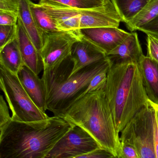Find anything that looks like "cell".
<instances>
[{"label":"cell","mask_w":158,"mask_h":158,"mask_svg":"<svg viewBox=\"0 0 158 158\" xmlns=\"http://www.w3.org/2000/svg\"><path fill=\"white\" fill-rule=\"evenodd\" d=\"M30 0H19L18 19L32 41L41 53L43 44L44 34L37 27L32 17L29 6Z\"/></svg>","instance_id":"e0dca14e"},{"label":"cell","mask_w":158,"mask_h":158,"mask_svg":"<svg viewBox=\"0 0 158 158\" xmlns=\"http://www.w3.org/2000/svg\"><path fill=\"white\" fill-rule=\"evenodd\" d=\"M18 77L33 103L43 112L47 110L46 94L42 79L24 66L17 74Z\"/></svg>","instance_id":"7c38bea8"},{"label":"cell","mask_w":158,"mask_h":158,"mask_svg":"<svg viewBox=\"0 0 158 158\" xmlns=\"http://www.w3.org/2000/svg\"><path fill=\"white\" fill-rule=\"evenodd\" d=\"M79 32L82 38L94 44L107 56L130 34L114 27L81 29Z\"/></svg>","instance_id":"9c48e42d"},{"label":"cell","mask_w":158,"mask_h":158,"mask_svg":"<svg viewBox=\"0 0 158 158\" xmlns=\"http://www.w3.org/2000/svg\"><path fill=\"white\" fill-rule=\"evenodd\" d=\"M109 70H104L98 73L91 81L84 95L87 93L104 89L106 84Z\"/></svg>","instance_id":"cb8c5ba5"},{"label":"cell","mask_w":158,"mask_h":158,"mask_svg":"<svg viewBox=\"0 0 158 158\" xmlns=\"http://www.w3.org/2000/svg\"><path fill=\"white\" fill-rule=\"evenodd\" d=\"M149 100L158 104V63L144 55L138 64Z\"/></svg>","instance_id":"2e32d148"},{"label":"cell","mask_w":158,"mask_h":158,"mask_svg":"<svg viewBox=\"0 0 158 158\" xmlns=\"http://www.w3.org/2000/svg\"><path fill=\"white\" fill-rule=\"evenodd\" d=\"M41 4L55 21L58 29L62 31H79L80 10L47 4Z\"/></svg>","instance_id":"9a60e30c"},{"label":"cell","mask_w":158,"mask_h":158,"mask_svg":"<svg viewBox=\"0 0 158 158\" xmlns=\"http://www.w3.org/2000/svg\"><path fill=\"white\" fill-rule=\"evenodd\" d=\"M117 158H141L139 152L132 145L120 142Z\"/></svg>","instance_id":"d4e9b609"},{"label":"cell","mask_w":158,"mask_h":158,"mask_svg":"<svg viewBox=\"0 0 158 158\" xmlns=\"http://www.w3.org/2000/svg\"><path fill=\"white\" fill-rule=\"evenodd\" d=\"M29 6L33 19L39 29L43 33L59 32L55 21L41 4L29 1Z\"/></svg>","instance_id":"d6986e66"},{"label":"cell","mask_w":158,"mask_h":158,"mask_svg":"<svg viewBox=\"0 0 158 158\" xmlns=\"http://www.w3.org/2000/svg\"><path fill=\"white\" fill-rule=\"evenodd\" d=\"M144 55L136 32H130L107 56L112 64H138Z\"/></svg>","instance_id":"8fae6325"},{"label":"cell","mask_w":158,"mask_h":158,"mask_svg":"<svg viewBox=\"0 0 158 158\" xmlns=\"http://www.w3.org/2000/svg\"><path fill=\"white\" fill-rule=\"evenodd\" d=\"M158 14V0H150L144 8L131 21L126 23L131 32L138 30Z\"/></svg>","instance_id":"44dd1931"},{"label":"cell","mask_w":158,"mask_h":158,"mask_svg":"<svg viewBox=\"0 0 158 158\" xmlns=\"http://www.w3.org/2000/svg\"><path fill=\"white\" fill-rule=\"evenodd\" d=\"M106 1L108 6L110 9L113 11H116L119 14L116 0H106Z\"/></svg>","instance_id":"d6a6232c"},{"label":"cell","mask_w":158,"mask_h":158,"mask_svg":"<svg viewBox=\"0 0 158 158\" xmlns=\"http://www.w3.org/2000/svg\"><path fill=\"white\" fill-rule=\"evenodd\" d=\"M19 0H0V11L9 12L18 15Z\"/></svg>","instance_id":"83f0119b"},{"label":"cell","mask_w":158,"mask_h":158,"mask_svg":"<svg viewBox=\"0 0 158 158\" xmlns=\"http://www.w3.org/2000/svg\"><path fill=\"white\" fill-rule=\"evenodd\" d=\"M112 63L108 58L87 66L57 85L46 96L47 110L63 118L70 107L84 95L91 81L97 74L109 69Z\"/></svg>","instance_id":"277c9868"},{"label":"cell","mask_w":158,"mask_h":158,"mask_svg":"<svg viewBox=\"0 0 158 158\" xmlns=\"http://www.w3.org/2000/svg\"><path fill=\"white\" fill-rule=\"evenodd\" d=\"M138 31L158 38V14L152 20L140 28Z\"/></svg>","instance_id":"f546056e"},{"label":"cell","mask_w":158,"mask_h":158,"mask_svg":"<svg viewBox=\"0 0 158 158\" xmlns=\"http://www.w3.org/2000/svg\"><path fill=\"white\" fill-rule=\"evenodd\" d=\"M12 119L9 110L2 95L0 97V128L3 127Z\"/></svg>","instance_id":"4316f807"},{"label":"cell","mask_w":158,"mask_h":158,"mask_svg":"<svg viewBox=\"0 0 158 158\" xmlns=\"http://www.w3.org/2000/svg\"><path fill=\"white\" fill-rule=\"evenodd\" d=\"M105 91L120 134L149 101L138 64H112Z\"/></svg>","instance_id":"7a4b0ae2"},{"label":"cell","mask_w":158,"mask_h":158,"mask_svg":"<svg viewBox=\"0 0 158 158\" xmlns=\"http://www.w3.org/2000/svg\"><path fill=\"white\" fill-rule=\"evenodd\" d=\"M80 29L91 28L114 27H118L122 22L119 13L105 7L91 10H80Z\"/></svg>","instance_id":"4fadbf2b"},{"label":"cell","mask_w":158,"mask_h":158,"mask_svg":"<svg viewBox=\"0 0 158 158\" xmlns=\"http://www.w3.org/2000/svg\"><path fill=\"white\" fill-rule=\"evenodd\" d=\"M0 65L17 75L25 66L17 37L0 50Z\"/></svg>","instance_id":"ac0fdd59"},{"label":"cell","mask_w":158,"mask_h":158,"mask_svg":"<svg viewBox=\"0 0 158 158\" xmlns=\"http://www.w3.org/2000/svg\"><path fill=\"white\" fill-rule=\"evenodd\" d=\"M147 35V56L158 63V38Z\"/></svg>","instance_id":"484cf974"},{"label":"cell","mask_w":158,"mask_h":158,"mask_svg":"<svg viewBox=\"0 0 158 158\" xmlns=\"http://www.w3.org/2000/svg\"><path fill=\"white\" fill-rule=\"evenodd\" d=\"M18 41L25 66L39 76L44 70V65L40 52L32 41L20 19L17 22Z\"/></svg>","instance_id":"5bb4252c"},{"label":"cell","mask_w":158,"mask_h":158,"mask_svg":"<svg viewBox=\"0 0 158 158\" xmlns=\"http://www.w3.org/2000/svg\"><path fill=\"white\" fill-rule=\"evenodd\" d=\"M63 119L80 127L91 135L102 148L117 158L120 145L105 88L87 93L78 99Z\"/></svg>","instance_id":"3957f363"},{"label":"cell","mask_w":158,"mask_h":158,"mask_svg":"<svg viewBox=\"0 0 158 158\" xmlns=\"http://www.w3.org/2000/svg\"><path fill=\"white\" fill-rule=\"evenodd\" d=\"M70 158H117L111 152L103 148L96 149L85 155Z\"/></svg>","instance_id":"f1b7e54d"},{"label":"cell","mask_w":158,"mask_h":158,"mask_svg":"<svg viewBox=\"0 0 158 158\" xmlns=\"http://www.w3.org/2000/svg\"><path fill=\"white\" fill-rule=\"evenodd\" d=\"M39 3L65 6L79 10H91L105 7L112 11L109 7L106 0H40Z\"/></svg>","instance_id":"ffe728a7"},{"label":"cell","mask_w":158,"mask_h":158,"mask_svg":"<svg viewBox=\"0 0 158 158\" xmlns=\"http://www.w3.org/2000/svg\"><path fill=\"white\" fill-rule=\"evenodd\" d=\"M0 88L12 111L13 120L31 122L49 118L33 103L17 75L2 65H0Z\"/></svg>","instance_id":"5b68a950"},{"label":"cell","mask_w":158,"mask_h":158,"mask_svg":"<svg viewBox=\"0 0 158 158\" xmlns=\"http://www.w3.org/2000/svg\"><path fill=\"white\" fill-rule=\"evenodd\" d=\"M33 1H37V0H33Z\"/></svg>","instance_id":"836d02e7"},{"label":"cell","mask_w":158,"mask_h":158,"mask_svg":"<svg viewBox=\"0 0 158 158\" xmlns=\"http://www.w3.org/2000/svg\"><path fill=\"white\" fill-rule=\"evenodd\" d=\"M156 110V117L157 124L155 135V151H156V158H158V104H155L151 102Z\"/></svg>","instance_id":"1f68e13d"},{"label":"cell","mask_w":158,"mask_h":158,"mask_svg":"<svg viewBox=\"0 0 158 158\" xmlns=\"http://www.w3.org/2000/svg\"><path fill=\"white\" fill-rule=\"evenodd\" d=\"M18 15L9 12L0 11V25L13 26L17 24Z\"/></svg>","instance_id":"4dcf8cb0"},{"label":"cell","mask_w":158,"mask_h":158,"mask_svg":"<svg viewBox=\"0 0 158 158\" xmlns=\"http://www.w3.org/2000/svg\"><path fill=\"white\" fill-rule=\"evenodd\" d=\"M81 38L79 31L44 33L41 51L43 71L54 68L70 56L73 44Z\"/></svg>","instance_id":"ba28073f"},{"label":"cell","mask_w":158,"mask_h":158,"mask_svg":"<svg viewBox=\"0 0 158 158\" xmlns=\"http://www.w3.org/2000/svg\"><path fill=\"white\" fill-rule=\"evenodd\" d=\"M102 148L97 142L80 127L74 126L54 146L45 158H70Z\"/></svg>","instance_id":"52a82bcc"},{"label":"cell","mask_w":158,"mask_h":158,"mask_svg":"<svg viewBox=\"0 0 158 158\" xmlns=\"http://www.w3.org/2000/svg\"><path fill=\"white\" fill-rule=\"evenodd\" d=\"M17 35V24L13 26L0 25V50L16 39Z\"/></svg>","instance_id":"603a6c76"},{"label":"cell","mask_w":158,"mask_h":158,"mask_svg":"<svg viewBox=\"0 0 158 158\" xmlns=\"http://www.w3.org/2000/svg\"><path fill=\"white\" fill-rule=\"evenodd\" d=\"M70 57L73 63L71 75L83 68L99 63L108 58L104 52L82 37L73 44Z\"/></svg>","instance_id":"30bf717a"},{"label":"cell","mask_w":158,"mask_h":158,"mask_svg":"<svg viewBox=\"0 0 158 158\" xmlns=\"http://www.w3.org/2000/svg\"><path fill=\"white\" fill-rule=\"evenodd\" d=\"M156 110L149 100L122 131L120 142L134 146L141 158H156Z\"/></svg>","instance_id":"8992f818"},{"label":"cell","mask_w":158,"mask_h":158,"mask_svg":"<svg viewBox=\"0 0 158 158\" xmlns=\"http://www.w3.org/2000/svg\"><path fill=\"white\" fill-rule=\"evenodd\" d=\"M73 126L55 116L31 122L11 119L0 128V158H45Z\"/></svg>","instance_id":"6da1fadb"},{"label":"cell","mask_w":158,"mask_h":158,"mask_svg":"<svg viewBox=\"0 0 158 158\" xmlns=\"http://www.w3.org/2000/svg\"><path fill=\"white\" fill-rule=\"evenodd\" d=\"M150 0H116L122 22L127 23L134 18Z\"/></svg>","instance_id":"7402d4cb"}]
</instances>
